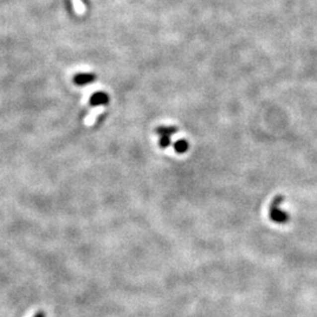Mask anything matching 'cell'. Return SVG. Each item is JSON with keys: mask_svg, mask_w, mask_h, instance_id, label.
Masks as SVG:
<instances>
[{"mask_svg": "<svg viewBox=\"0 0 317 317\" xmlns=\"http://www.w3.org/2000/svg\"><path fill=\"white\" fill-rule=\"evenodd\" d=\"M109 102V96L107 93L102 92V90H98L94 94L90 95L89 98V106L92 107H96V106H106Z\"/></svg>", "mask_w": 317, "mask_h": 317, "instance_id": "1", "label": "cell"}, {"mask_svg": "<svg viewBox=\"0 0 317 317\" xmlns=\"http://www.w3.org/2000/svg\"><path fill=\"white\" fill-rule=\"evenodd\" d=\"M96 76L94 73H78L74 76L73 81L77 86H86L94 82Z\"/></svg>", "mask_w": 317, "mask_h": 317, "instance_id": "2", "label": "cell"}, {"mask_svg": "<svg viewBox=\"0 0 317 317\" xmlns=\"http://www.w3.org/2000/svg\"><path fill=\"white\" fill-rule=\"evenodd\" d=\"M188 148H189V144L186 140H183V139L177 140L175 144H174V151H175L177 154L186 153V152L188 151Z\"/></svg>", "mask_w": 317, "mask_h": 317, "instance_id": "3", "label": "cell"}, {"mask_svg": "<svg viewBox=\"0 0 317 317\" xmlns=\"http://www.w3.org/2000/svg\"><path fill=\"white\" fill-rule=\"evenodd\" d=\"M177 132V128L176 127H163V126H161V127H158L157 128V133L160 134V135H170L176 133Z\"/></svg>", "mask_w": 317, "mask_h": 317, "instance_id": "4", "label": "cell"}, {"mask_svg": "<svg viewBox=\"0 0 317 317\" xmlns=\"http://www.w3.org/2000/svg\"><path fill=\"white\" fill-rule=\"evenodd\" d=\"M158 144H160L161 148H167L171 144L169 135H161L160 142H158Z\"/></svg>", "mask_w": 317, "mask_h": 317, "instance_id": "5", "label": "cell"}, {"mask_svg": "<svg viewBox=\"0 0 317 317\" xmlns=\"http://www.w3.org/2000/svg\"><path fill=\"white\" fill-rule=\"evenodd\" d=\"M33 317H46V313L45 312H38L37 314H34V316Z\"/></svg>", "mask_w": 317, "mask_h": 317, "instance_id": "6", "label": "cell"}]
</instances>
